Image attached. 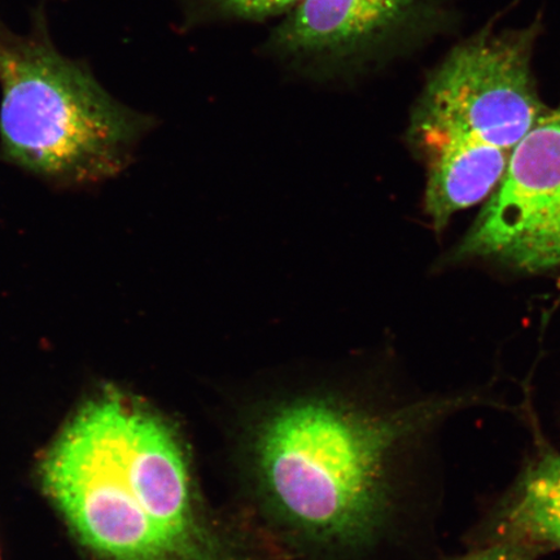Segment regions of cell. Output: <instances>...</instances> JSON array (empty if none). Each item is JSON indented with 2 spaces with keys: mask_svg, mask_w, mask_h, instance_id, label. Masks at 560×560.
<instances>
[{
  "mask_svg": "<svg viewBox=\"0 0 560 560\" xmlns=\"http://www.w3.org/2000/svg\"><path fill=\"white\" fill-rule=\"evenodd\" d=\"M44 492L97 560H280L210 505L179 425L109 387L70 417L39 464Z\"/></svg>",
  "mask_w": 560,
  "mask_h": 560,
  "instance_id": "1",
  "label": "cell"
},
{
  "mask_svg": "<svg viewBox=\"0 0 560 560\" xmlns=\"http://www.w3.org/2000/svg\"><path fill=\"white\" fill-rule=\"evenodd\" d=\"M430 415L339 385L248 402L235 455L252 506L292 555L363 560L388 523L397 454Z\"/></svg>",
  "mask_w": 560,
  "mask_h": 560,
  "instance_id": "2",
  "label": "cell"
},
{
  "mask_svg": "<svg viewBox=\"0 0 560 560\" xmlns=\"http://www.w3.org/2000/svg\"><path fill=\"white\" fill-rule=\"evenodd\" d=\"M153 117L117 101L86 61L56 48L44 7L31 31L0 21V158L60 186L100 184L130 164Z\"/></svg>",
  "mask_w": 560,
  "mask_h": 560,
  "instance_id": "3",
  "label": "cell"
},
{
  "mask_svg": "<svg viewBox=\"0 0 560 560\" xmlns=\"http://www.w3.org/2000/svg\"><path fill=\"white\" fill-rule=\"evenodd\" d=\"M528 50L486 38L458 48L432 77L411 124L416 145L453 143L513 153L544 114Z\"/></svg>",
  "mask_w": 560,
  "mask_h": 560,
  "instance_id": "4",
  "label": "cell"
},
{
  "mask_svg": "<svg viewBox=\"0 0 560 560\" xmlns=\"http://www.w3.org/2000/svg\"><path fill=\"white\" fill-rule=\"evenodd\" d=\"M459 254L527 271L560 266V105L515 147Z\"/></svg>",
  "mask_w": 560,
  "mask_h": 560,
  "instance_id": "5",
  "label": "cell"
},
{
  "mask_svg": "<svg viewBox=\"0 0 560 560\" xmlns=\"http://www.w3.org/2000/svg\"><path fill=\"white\" fill-rule=\"evenodd\" d=\"M416 0H301L280 27L283 52L348 58L363 52L406 16Z\"/></svg>",
  "mask_w": 560,
  "mask_h": 560,
  "instance_id": "6",
  "label": "cell"
},
{
  "mask_svg": "<svg viewBox=\"0 0 560 560\" xmlns=\"http://www.w3.org/2000/svg\"><path fill=\"white\" fill-rule=\"evenodd\" d=\"M506 522L516 536L560 551V454L545 455L525 476Z\"/></svg>",
  "mask_w": 560,
  "mask_h": 560,
  "instance_id": "7",
  "label": "cell"
},
{
  "mask_svg": "<svg viewBox=\"0 0 560 560\" xmlns=\"http://www.w3.org/2000/svg\"><path fill=\"white\" fill-rule=\"evenodd\" d=\"M212 2L228 15L245 20H262L299 5L301 0H212Z\"/></svg>",
  "mask_w": 560,
  "mask_h": 560,
  "instance_id": "8",
  "label": "cell"
},
{
  "mask_svg": "<svg viewBox=\"0 0 560 560\" xmlns=\"http://www.w3.org/2000/svg\"><path fill=\"white\" fill-rule=\"evenodd\" d=\"M470 560H514V559L510 557L509 552L495 550V551L486 552V555L476 557Z\"/></svg>",
  "mask_w": 560,
  "mask_h": 560,
  "instance_id": "9",
  "label": "cell"
}]
</instances>
